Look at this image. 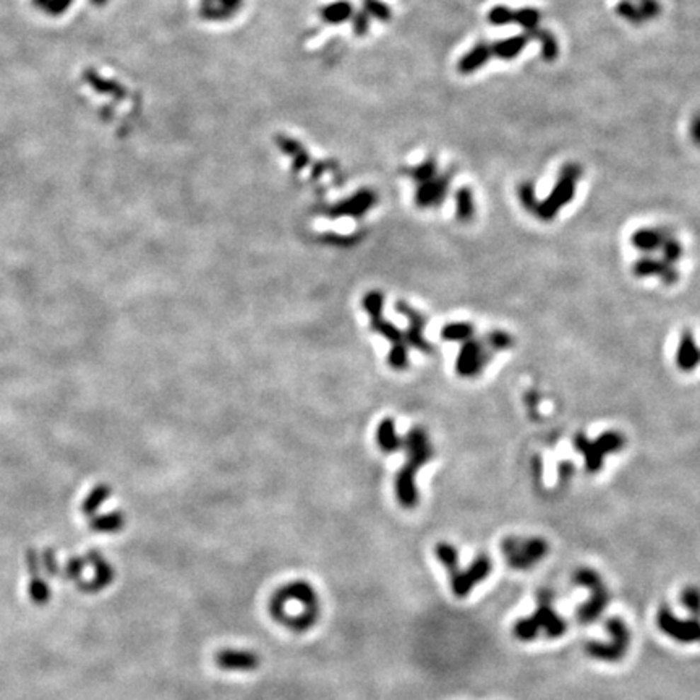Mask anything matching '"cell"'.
I'll return each mask as SVG.
<instances>
[{"label":"cell","instance_id":"cell-1","mask_svg":"<svg viewBox=\"0 0 700 700\" xmlns=\"http://www.w3.org/2000/svg\"><path fill=\"white\" fill-rule=\"evenodd\" d=\"M290 604H299V613H292L285 621L284 626L289 629L304 632L316 623L320 616V602L313 587L305 580H294L279 589L271 598L270 609L274 618L279 619L287 613Z\"/></svg>","mask_w":700,"mask_h":700},{"label":"cell","instance_id":"cell-2","mask_svg":"<svg viewBox=\"0 0 700 700\" xmlns=\"http://www.w3.org/2000/svg\"><path fill=\"white\" fill-rule=\"evenodd\" d=\"M554 593L550 589H541L537 595V609L527 618H520L512 627V634L520 642L537 641L540 634L548 639H559L568 631V623L553 607Z\"/></svg>","mask_w":700,"mask_h":700},{"label":"cell","instance_id":"cell-3","mask_svg":"<svg viewBox=\"0 0 700 700\" xmlns=\"http://www.w3.org/2000/svg\"><path fill=\"white\" fill-rule=\"evenodd\" d=\"M440 563L444 566L449 574L451 589L457 598H466L475 587L490 578L493 570V561L486 553L475 556L467 569L459 568V551L456 548H447L440 554Z\"/></svg>","mask_w":700,"mask_h":700},{"label":"cell","instance_id":"cell-4","mask_svg":"<svg viewBox=\"0 0 700 700\" xmlns=\"http://www.w3.org/2000/svg\"><path fill=\"white\" fill-rule=\"evenodd\" d=\"M573 579L575 585L585 587L590 592L589 600L579 604L578 612H575V618L580 624L590 626L602 618L604 609L609 604V600H612V593H609L600 573L592 568H579L574 573Z\"/></svg>","mask_w":700,"mask_h":700},{"label":"cell","instance_id":"cell-5","mask_svg":"<svg viewBox=\"0 0 700 700\" xmlns=\"http://www.w3.org/2000/svg\"><path fill=\"white\" fill-rule=\"evenodd\" d=\"M582 177V167L578 162H568L564 164L558 173V180L551 188L550 195L545 200L540 201L539 208H537L535 216L543 222H551L556 217L566 205H569L574 200L575 190H578V182Z\"/></svg>","mask_w":700,"mask_h":700},{"label":"cell","instance_id":"cell-6","mask_svg":"<svg viewBox=\"0 0 700 700\" xmlns=\"http://www.w3.org/2000/svg\"><path fill=\"white\" fill-rule=\"evenodd\" d=\"M504 561L514 570H529L546 558L550 545L541 537L509 535L501 541Z\"/></svg>","mask_w":700,"mask_h":700},{"label":"cell","instance_id":"cell-7","mask_svg":"<svg viewBox=\"0 0 700 700\" xmlns=\"http://www.w3.org/2000/svg\"><path fill=\"white\" fill-rule=\"evenodd\" d=\"M607 631L609 634V639L607 642H587L585 653L590 658L598 660V662L619 663L631 648V631L627 627L626 621L621 619L619 616H613V618L607 621Z\"/></svg>","mask_w":700,"mask_h":700},{"label":"cell","instance_id":"cell-8","mask_svg":"<svg viewBox=\"0 0 700 700\" xmlns=\"http://www.w3.org/2000/svg\"><path fill=\"white\" fill-rule=\"evenodd\" d=\"M658 629L679 643H700V619L689 618L681 619L676 616L668 604H662L657 613Z\"/></svg>","mask_w":700,"mask_h":700},{"label":"cell","instance_id":"cell-9","mask_svg":"<svg viewBox=\"0 0 700 700\" xmlns=\"http://www.w3.org/2000/svg\"><path fill=\"white\" fill-rule=\"evenodd\" d=\"M493 352L486 347L483 339H470L461 345L456 358V373L462 378H477L490 365Z\"/></svg>","mask_w":700,"mask_h":700},{"label":"cell","instance_id":"cell-10","mask_svg":"<svg viewBox=\"0 0 700 700\" xmlns=\"http://www.w3.org/2000/svg\"><path fill=\"white\" fill-rule=\"evenodd\" d=\"M396 310L404 315L408 320V328L404 333L406 335V344H411L412 347H415L417 350L423 352V354H435V345L428 343L425 339L423 331L427 328V318H425L422 313L417 311L415 308H412L407 302H397Z\"/></svg>","mask_w":700,"mask_h":700},{"label":"cell","instance_id":"cell-11","mask_svg":"<svg viewBox=\"0 0 700 700\" xmlns=\"http://www.w3.org/2000/svg\"><path fill=\"white\" fill-rule=\"evenodd\" d=\"M402 441H404L402 447H406L407 451V462L418 469H422L425 464L430 462L435 454L430 436L423 427H412Z\"/></svg>","mask_w":700,"mask_h":700},{"label":"cell","instance_id":"cell-12","mask_svg":"<svg viewBox=\"0 0 700 700\" xmlns=\"http://www.w3.org/2000/svg\"><path fill=\"white\" fill-rule=\"evenodd\" d=\"M632 274L636 277H658L665 284L673 285L679 281V272L675 265H670L662 258L652 255H643L632 265Z\"/></svg>","mask_w":700,"mask_h":700},{"label":"cell","instance_id":"cell-13","mask_svg":"<svg viewBox=\"0 0 700 700\" xmlns=\"http://www.w3.org/2000/svg\"><path fill=\"white\" fill-rule=\"evenodd\" d=\"M418 467L406 462L397 472L396 477V496L402 507L413 509L418 504V488H417V474Z\"/></svg>","mask_w":700,"mask_h":700},{"label":"cell","instance_id":"cell-14","mask_svg":"<svg viewBox=\"0 0 700 700\" xmlns=\"http://www.w3.org/2000/svg\"><path fill=\"white\" fill-rule=\"evenodd\" d=\"M451 185V173H442L440 177L431 178V180L422 183L417 190L415 201L420 208H433V206L441 205L446 200L447 190Z\"/></svg>","mask_w":700,"mask_h":700},{"label":"cell","instance_id":"cell-15","mask_svg":"<svg viewBox=\"0 0 700 700\" xmlns=\"http://www.w3.org/2000/svg\"><path fill=\"white\" fill-rule=\"evenodd\" d=\"M675 360L676 367L684 373H691L700 367V347L691 329L681 334Z\"/></svg>","mask_w":700,"mask_h":700},{"label":"cell","instance_id":"cell-16","mask_svg":"<svg viewBox=\"0 0 700 700\" xmlns=\"http://www.w3.org/2000/svg\"><path fill=\"white\" fill-rule=\"evenodd\" d=\"M671 232L665 227H641L631 235V245L646 255H652L662 248Z\"/></svg>","mask_w":700,"mask_h":700},{"label":"cell","instance_id":"cell-17","mask_svg":"<svg viewBox=\"0 0 700 700\" xmlns=\"http://www.w3.org/2000/svg\"><path fill=\"white\" fill-rule=\"evenodd\" d=\"M258 663V657L248 650H222L216 655V665L227 671H251Z\"/></svg>","mask_w":700,"mask_h":700},{"label":"cell","instance_id":"cell-18","mask_svg":"<svg viewBox=\"0 0 700 700\" xmlns=\"http://www.w3.org/2000/svg\"><path fill=\"white\" fill-rule=\"evenodd\" d=\"M573 442H574V447L578 449L579 454L584 457L587 472L589 474L602 472L603 464H604V456L597 449L593 440L587 438L584 433H575Z\"/></svg>","mask_w":700,"mask_h":700},{"label":"cell","instance_id":"cell-19","mask_svg":"<svg viewBox=\"0 0 700 700\" xmlns=\"http://www.w3.org/2000/svg\"><path fill=\"white\" fill-rule=\"evenodd\" d=\"M491 57L493 55H491L490 42L480 41L478 44H475V46L470 49L461 60H459L457 69L462 75H470L474 74V71L483 69Z\"/></svg>","mask_w":700,"mask_h":700},{"label":"cell","instance_id":"cell-20","mask_svg":"<svg viewBox=\"0 0 700 700\" xmlns=\"http://www.w3.org/2000/svg\"><path fill=\"white\" fill-rule=\"evenodd\" d=\"M529 36L522 33V35H516L506 39H500V41H495L491 46V55L493 57L500 59V60H512L519 57L522 54V50L527 47L529 44Z\"/></svg>","mask_w":700,"mask_h":700},{"label":"cell","instance_id":"cell-21","mask_svg":"<svg viewBox=\"0 0 700 700\" xmlns=\"http://www.w3.org/2000/svg\"><path fill=\"white\" fill-rule=\"evenodd\" d=\"M377 442H378L379 449L388 452V454L402 449V446H404V441H402L401 436L397 435L396 422L393 418H384L383 422L378 425Z\"/></svg>","mask_w":700,"mask_h":700},{"label":"cell","instance_id":"cell-22","mask_svg":"<svg viewBox=\"0 0 700 700\" xmlns=\"http://www.w3.org/2000/svg\"><path fill=\"white\" fill-rule=\"evenodd\" d=\"M525 35L529 36V39L532 41L537 42H540V46H541V59L543 60H546V62H554L558 59V55H559V42H558V39L554 38V35L551 31H548V30H543V28H535V30H532L529 33H525Z\"/></svg>","mask_w":700,"mask_h":700},{"label":"cell","instance_id":"cell-23","mask_svg":"<svg viewBox=\"0 0 700 700\" xmlns=\"http://www.w3.org/2000/svg\"><path fill=\"white\" fill-rule=\"evenodd\" d=\"M474 338H475V326L472 323L467 321L447 323L441 329V339L446 340V343L464 344Z\"/></svg>","mask_w":700,"mask_h":700},{"label":"cell","instance_id":"cell-24","mask_svg":"<svg viewBox=\"0 0 700 700\" xmlns=\"http://www.w3.org/2000/svg\"><path fill=\"white\" fill-rule=\"evenodd\" d=\"M373 205V197L369 193H360L358 197L352 198L349 201H344L343 205L334 206V208L329 211L331 216H362L369 206Z\"/></svg>","mask_w":700,"mask_h":700},{"label":"cell","instance_id":"cell-25","mask_svg":"<svg viewBox=\"0 0 700 700\" xmlns=\"http://www.w3.org/2000/svg\"><path fill=\"white\" fill-rule=\"evenodd\" d=\"M475 198L472 188L461 187L456 192V216L461 222H470L475 217Z\"/></svg>","mask_w":700,"mask_h":700},{"label":"cell","instance_id":"cell-26","mask_svg":"<svg viewBox=\"0 0 700 700\" xmlns=\"http://www.w3.org/2000/svg\"><path fill=\"white\" fill-rule=\"evenodd\" d=\"M593 442H595L597 449L600 451L603 456H608L624 449L626 436L616 430H608L603 431L600 436H597V440H593Z\"/></svg>","mask_w":700,"mask_h":700},{"label":"cell","instance_id":"cell-27","mask_svg":"<svg viewBox=\"0 0 700 700\" xmlns=\"http://www.w3.org/2000/svg\"><path fill=\"white\" fill-rule=\"evenodd\" d=\"M483 343L493 354H496V352L511 349L514 345V338L509 333L503 331V329H495V331H490L483 335Z\"/></svg>","mask_w":700,"mask_h":700},{"label":"cell","instance_id":"cell-28","mask_svg":"<svg viewBox=\"0 0 700 700\" xmlns=\"http://www.w3.org/2000/svg\"><path fill=\"white\" fill-rule=\"evenodd\" d=\"M372 329L374 333L381 334L386 340H389V343H393V344L406 343L404 333H402L397 326H394L393 323L386 321L383 316L378 318V320H372Z\"/></svg>","mask_w":700,"mask_h":700},{"label":"cell","instance_id":"cell-29","mask_svg":"<svg viewBox=\"0 0 700 700\" xmlns=\"http://www.w3.org/2000/svg\"><path fill=\"white\" fill-rule=\"evenodd\" d=\"M517 198L520 201V205H522V208H525V211L535 214L537 208H539L540 205V200L537 198V190L534 182L530 180L520 182L517 187Z\"/></svg>","mask_w":700,"mask_h":700},{"label":"cell","instance_id":"cell-30","mask_svg":"<svg viewBox=\"0 0 700 700\" xmlns=\"http://www.w3.org/2000/svg\"><path fill=\"white\" fill-rule=\"evenodd\" d=\"M541 15L537 8L524 7L520 10H514V23H517L520 28H524L525 33H529L535 28L540 26Z\"/></svg>","mask_w":700,"mask_h":700},{"label":"cell","instance_id":"cell-31","mask_svg":"<svg viewBox=\"0 0 700 700\" xmlns=\"http://www.w3.org/2000/svg\"><path fill=\"white\" fill-rule=\"evenodd\" d=\"M616 13H618L623 20H626L627 23L634 26H641L642 23H646V20H643L641 10L637 7L634 0H621V2L616 5Z\"/></svg>","mask_w":700,"mask_h":700},{"label":"cell","instance_id":"cell-32","mask_svg":"<svg viewBox=\"0 0 700 700\" xmlns=\"http://www.w3.org/2000/svg\"><path fill=\"white\" fill-rule=\"evenodd\" d=\"M681 604L686 608V612L691 613L692 618L700 619V589L696 585H687L681 592Z\"/></svg>","mask_w":700,"mask_h":700},{"label":"cell","instance_id":"cell-33","mask_svg":"<svg viewBox=\"0 0 700 700\" xmlns=\"http://www.w3.org/2000/svg\"><path fill=\"white\" fill-rule=\"evenodd\" d=\"M662 260H665L666 263H670V265H677V261H679L682 258V253H684V250H682V243L677 240L675 235H668L666 237V240L663 242L662 245Z\"/></svg>","mask_w":700,"mask_h":700},{"label":"cell","instance_id":"cell-34","mask_svg":"<svg viewBox=\"0 0 700 700\" xmlns=\"http://www.w3.org/2000/svg\"><path fill=\"white\" fill-rule=\"evenodd\" d=\"M363 308L369 315L372 320H378V318L383 316V306H384V295L379 290H372L365 297H363Z\"/></svg>","mask_w":700,"mask_h":700},{"label":"cell","instance_id":"cell-35","mask_svg":"<svg viewBox=\"0 0 700 700\" xmlns=\"http://www.w3.org/2000/svg\"><path fill=\"white\" fill-rule=\"evenodd\" d=\"M109 496H110V488H109L108 485H99V486H96V488H94L91 493H89V496L86 498L85 506H83V511H85L86 514L96 512L98 507L105 500H108Z\"/></svg>","mask_w":700,"mask_h":700},{"label":"cell","instance_id":"cell-36","mask_svg":"<svg viewBox=\"0 0 700 700\" xmlns=\"http://www.w3.org/2000/svg\"><path fill=\"white\" fill-rule=\"evenodd\" d=\"M123 522H125V517H123L122 512H110L108 516L94 519L93 527L101 532H114L122 529Z\"/></svg>","mask_w":700,"mask_h":700},{"label":"cell","instance_id":"cell-37","mask_svg":"<svg viewBox=\"0 0 700 700\" xmlns=\"http://www.w3.org/2000/svg\"><path fill=\"white\" fill-rule=\"evenodd\" d=\"M388 363H389V367L394 368V369L408 368V350H407L406 343L393 344V349L389 350V355H388Z\"/></svg>","mask_w":700,"mask_h":700},{"label":"cell","instance_id":"cell-38","mask_svg":"<svg viewBox=\"0 0 700 700\" xmlns=\"http://www.w3.org/2000/svg\"><path fill=\"white\" fill-rule=\"evenodd\" d=\"M488 21L495 26H506L514 23V10L504 5H496L488 12Z\"/></svg>","mask_w":700,"mask_h":700},{"label":"cell","instance_id":"cell-39","mask_svg":"<svg viewBox=\"0 0 700 700\" xmlns=\"http://www.w3.org/2000/svg\"><path fill=\"white\" fill-rule=\"evenodd\" d=\"M33 2H35L36 7L42 8L46 13L52 16H59L70 7L74 0H33Z\"/></svg>","mask_w":700,"mask_h":700},{"label":"cell","instance_id":"cell-40","mask_svg":"<svg viewBox=\"0 0 700 700\" xmlns=\"http://www.w3.org/2000/svg\"><path fill=\"white\" fill-rule=\"evenodd\" d=\"M646 21L657 20L662 15V4L658 0H634Z\"/></svg>","mask_w":700,"mask_h":700},{"label":"cell","instance_id":"cell-41","mask_svg":"<svg viewBox=\"0 0 700 700\" xmlns=\"http://www.w3.org/2000/svg\"><path fill=\"white\" fill-rule=\"evenodd\" d=\"M436 162L435 161H427V162H423L422 166H418L415 171H413V178L415 180H418L420 183H425V182H428L431 180V178H435L436 177Z\"/></svg>","mask_w":700,"mask_h":700},{"label":"cell","instance_id":"cell-42","mask_svg":"<svg viewBox=\"0 0 700 700\" xmlns=\"http://www.w3.org/2000/svg\"><path fill=\"white\" fill-rule=\"evenodd\" d=\"M689 133H691V139L694 142V144H696L697 148H700V112H697V114L694 115Z\"/></svg>","mask_w":700,"mask_h":700},{"label":"cell","instance_id":"cell-43","mask_svg":"<svg viewBox=\"0 0 700 700\" xmlns=\"http://www.w3.org/2000/svg\"><path fill=\"white\" fill-rule=\"evenodd\" d=\"M575 472V469H574V464L573 462H561L559 464V467H558V474H559V478H561L563 481L566 480H569L570 477H573Z\"/></svg>","mask_w":700,"mask_h":700},{"label":"cell","instance_id":"cell-44","mask_svg":"<svg viewBox=\"0 0 700 700\" xmlns=\"http://www.w3.org/2000/svg\"><path fill=\"white\" fill-rule=\"evenodd\" d=\"M91 2L96 4V5H103L105 2V0H91Z\"/></svg>","mask_w":700,"mask_h":700}]
</instances>
